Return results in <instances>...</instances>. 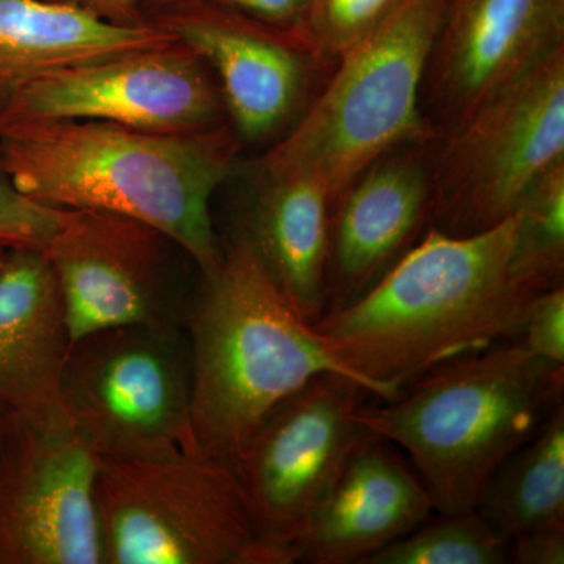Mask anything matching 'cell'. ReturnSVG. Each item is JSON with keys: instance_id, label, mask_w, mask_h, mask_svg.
I'll return each mask as SVG.
<instances>
[{"instance_id": "6da1fadb", "label": "cell", "mask_w": 564, "mask_h": 564, "mask_svg": "<svg viewBox=\"0 0 564 564\" xmlns=\"http://www.w3.org/2000/svg\"><path fill=\"white\" fill-rule=\"evenodd\" d=\"M516 215L475 234L430 226L350 306L314 323L326 350L384 402L462 356L519 339L540 295L513 269Z\"/></svg>"}, {"instance_id": "7a4b0ae2", "label": "cell", "mask_w": 564, "mask_h": 564, "mask_svg": "<svg viewBox=\"0 0 564 564\" xmlns=\"http://www.w3.org/2000/svg\"><path fill=\"white\" fill-rule=\"evenodd\" d=\"M232 159V137L215 126L184 133L76 120L0 128V172L18 191L58 209L144 223L180 245L204 276L223 261L210 202Z\"/></svg>"}, {"instance_id": "3957f363", "label": "cell", "mask_w": 564, "mask_h": 564, "mask_svg": "<svg viewBox=\"0 0 564 564\" xmlns=\"http://www.w3.org/2000/svg\"><path fill=\"white\" fill-rule=\"evenodd\" d=\"M184 332L191 356L187 454L225 466L232 467L274 406L317 375L355 380L282 295L243 232L223 248L217 272L203 274Z\"/></svg>"}, {"instance_id": "277c9868", "label": "cell", "mask_w": 564, "mask_h": 564, "mask_svg": "<svg viewBox=\"0 0 564 564\" xmlns=\"http://www.w3.org/2000/svg\"><path fill=\"white\" fill-rule=\"evenodd\" d=\"M564 364L521 339L430 370L359 421L410 455L440 514L477 510L494 473L563 406Z\"/></svg>"}, {"instance_id": "5b68a950", "label": "cell", "mask_w": 564, "mask_h": 564, "mask_svg": "<svg viewBox=\"0 0 564 564\" xmlns=\"http://www.w3.org/2000/svg\"><path fill=\"white\" fill-rule=\"evenodd\" d=\"M444 6L408 0L340 55L332 80L267 155L263 173L311 174L326 185L334 206L384 155L436 139L422 110V88Z\"/></svg>"}, {"instance_id": "8992f818", "label": "cell", "mask_w": 564, "mask_h": 564, "mask_svg": "<svg viewBox=\"0 0 564 564\" xmlns=\"http://www.w3.org/2000/svg\"><path fill=\"white\" fill-rule=\"evenodd\" d=\"M95 502L102 564H276L225 464L99 459Z\"/></svg>"}, {"instance_id": "52a82bcc", "label": "cell", "mask_w": 564, "mask_h": 564, "mask_svg": "<svg viewBox=\"0 0 564 564\" xmlns=\"http://www.w3.org/2000/svg\"><path fill=\"white\" fill-rule=\"evenodd\" d=\"M58 402L99 459L191 448V356L184 328L111 326L77 337Z\"/></svg>"}, {"instance_id": "ba28073f", "label": "cell", "mask_w": 564, "mask_h": 564, "mask_svg": "<svg viewBox=\"0 0 564 564\" xmlns=\"http://www.w3.org/2000/svg\"><path fill=\"white\" fill-rule=\"evenodd\" d=\"M562 162L564 46L445 133L432 166V226L458 236L486 231Z\"/></svg>"}, {"instance_id": "9c48e42d", "label": "cell", "mask_w": 564, "mask_h": 564, "mask_svg": "<svg viewBox=\"0 0 564 564\" xmlns=\"http://www.w3.org/2000/svg\"><path fill=\"white\" fill-rule=\"evenodd\" d=\"M361 384L343 373L314 377L270 411L232 464L243 502L276 564L332 491L355 452L378 434L358 417Z\"/></svg>"}, {"instance_id": "30bf717a", "label": "cell", "mask_w": 564, "mask_h": 564, "mask_svg": "<svg viewBox=\"0 0 564 564\" xmlns=\"http://www.w3.org/2000/svg\"><path fill=\"white\" fill-rule=\"evenodd\" d=\"M98 464L61 403L0 423V564H102Z\"/></svg>"}, {"instance_id": "8fae6325", "label": "cell", "mask_w": 564, "mask_h": 564, "mask_svg": "<svg viewBox=\"0 0 564 564\" xmlns=\"http://www.w3.org/2000/svg\"><path fill=\"white\" fill-rule=\"evenodd\" d=\"M221 104L180 41L44 74L0 109V128L32 121H102L139 131L214 128Z\"/></svg>"}, {"instance_id": "7c38bea8", "label": "cell", "mask_w": 564, "mask_h": 564, "mask_svg": "<svg viewBox=\"0 0 564 564\" xmlns=\"http://www.w3.org/2000/svg\"><path fill=\"white\" fill-rule=\"evenodd\" d=\"M165 234L109 212L66 209L44 251L70 333L77 337L111 326L184 328L188 303L166 276Z\"/></svg>"}, {"instance_id": "4fadbf2b", "label": "cell", "mask_w": 564, "mask_h": 564, "mask_svg": "<svg viewBox=\"0 0 564 564\" xmlns=\"http://www.w3.org/2000/svg\"><path fill=\"white\" fill-rule=\"evenodd\" d=\"M564 46V0H445L423 88L445 133Z\"/></svg>"}, {"instance_id": "5bb4252c", "label": "cell", "mask_w": 564, "mask_h": 564, "mask_svg": "<svg viewBox=\"0 0 564 564\" xmlns=\"http://www.w3.org/2000/svg\"><path fill=\"white\" fill-rule=\"evenodd\" d=\"M166 6L161 22L217 70L237 131L247 139H263L291 120L306 88L307 55H314L299 33L270 28L207 0H173Z\"/></svg>"}, {"instance_id": "9a60e30c", "label": "cell", "mask_w": 564, "mask_h": 564, "mask_svg": "<svg viewBox=\"0 0 564 564\" xmlns=\"http://www.w3.org/2000/svg\"><path fill=\"white\" fill-rule=\"evenodd\" d=\"M432 215V166L422 151L369 166L333 206L323 315L369 292L421 240Z\"/></svg>"}, {"instance_id": "2e32d148", "label": "cell", "mask_w": 564, "mask_h": 564, "mask_svg": "<svg viewBox=\"0 0 564 564\" xmlns=\"http://www.w3.org/2000/svg\"><path fill=\"white\" fill-rule=\"evenodd\" d=\"M432 497L389 441L355 452L292 547L293 563L364 564L432 518Z\"/></svg>"}, {"instance_id": "e0dca14e", "label": "cell", "mask_w": 564, "mask_h": 564, "mask_svg": "<svg viewBox=\"0 0 564 564\" xmlns=\"http://www.w3.org/2000/svg\"><path fill=\"white\" fill-rule=\"evenodd\" d=\"M70 333L44 252L7 250L0 263V423L58 404Z\"/></svg>"}, {"instance_id": "ac0fdd59", "label": "cell", "mask_w": 564, "mask_h": 564, "mask_svg": "<svg viewBox=\"0 0 564 564\" xmlns=\"http://www.w3.org/2000/svg\"><path fill=\"white\" fill-rule=\"evenodd\" d=\"M174 43L161 21L117 24L55 0H0V109L52 70Z\"/></svg>"}, {"instance_id": "d6986e66", "label": "cell", "mask_w": 564, "mask_h": 564, "mask_svg": "<svg viewBox=\"0 0 564 564\" xmlns=\"http://www.w3.org/2000/svg\"><path fill=\"white\" fill-rule=\"evenodd\" d=\"M265 180L242 232L293 310L314 325L326 307L332 196L307 173H265Z\"/></svg>"}, {"instance_id": "ffe728a7", "label": "cell", "mask_w": 564, "mask_h": 564, "mask_svg": "<svg viewBox=\"0 0 564 564\" xmlns=\"http://www.w3.org/2000/svg\"><path fill=\"white\" fill-rule=\"evenodd\" d=\"M477 510L508 541L564 525V406L505 459L486 485Z\"/></svg>"}, {"instance_id": "44dd1931", "label": "cell", "mask_w": 564, "mask_h": 564, "mask_svg": "<svg viewBox=\"0 0 564 564\" xmlns=\"http://www.w3.org/2000/svg\"><path fill=\"white\" fill-rule=\"evenodd\" d=\"M511 563L510 541L478 510L426 519L364 564Z\"/></svg>"}, {"instance_id": "7402d4cb", "label": "cell", "mask_w": 564, "mask_h": 564, "mask_svg": "<svg viewBox=\"0 0 564 564\" xmlns=\"http://www.w3.org/2000/svg\"><path fill=\"white\" fill-rule=\"evenodd\" d=\"M514 215L516 274L538 292L563 285L564 162L533 185Z\"/></svg>"}, {"instance_id": "603a6c76", "label": "cell", "mask_w": 564, "mask_h": 564, "mask_svg": "<svg viewBox=\"0 0 564 564\" xmlns=\"http://www.w3.org/2000/svg\"><path fill=\"white\" fill-rule=\"evenodd\" d=\"M408 0H306L300 36L317 58H339Z\"/></svg>"}, {"instance_id": "cb8c5ba5", "label": "cell", "mask_w": 564, "mask_h": 564, "mask_svg": "<svg viewBox=\"0 0 564 564\" xmlns=\"http://www.w3.org/2000/svg\"><path fill=\"white\" fill-rule=\"evenodd\" d=\"M65 210L35 202L0 172V248L46 251Z\"/></svg>"}, {"instance_id": "d4e9b609", "label": "cell", "mask_w": 564, "mask_h": 564, "mask_svg": "<svg viewBox=\"0 0 564 564\" xmlns=\"http://www.w3.org/2000/svg\"><path fill=\"white\" fill-rule=\"evenodd\" d=\"M519 339L534 355L564 364V285L533 300Z\"/></svg>"}, {"instance_id": "484cf974", "label": "cell", "mask_w": 564, "mask_h": 564, "mask_svg": "<svg viewBox=\"0 0 564 564\" xmlns=\"http://www.w3.org/2000/svg\"><path fill=\"white\" fill-rule=\"evenodd\" d=\"M245 17L300 35L306 0H207ZM302 39V36H300Z\"/></svg>"}, {"instance_id": "4316f807", "label": "cell", "mask_w": 564, "mask_h": 564, "mask_svg": "<svg viewBox=\"0 0 564 564\" xmlns=\"http://www.w3.org/2000/svg\"><path fill=\"white\" fill-rule=\"evenodd\" d=\"M511 562L519 564H563L564 525L518 534L510 541Z\"/></svg>"}, {"instance_id": "83f0119b", "label": "cell", "mask_w": 564, "mask_h": 564, "mask_svg": "<svg viewBox=\"0 0 564 564\" xmlns=\"http://www.w3.org/2000/svg\"><path fill=\"white\" fill-rule=\"evenodd\" d=\"M55 2L79 7L102 20L117 22V24H140L144 21L137 0H55Z\"/></svg>"}, {"instance_id": "f1b7e54d", "label": "cell", "mask_w": 564, "mask_h": 564, "mask_svg": "<svg viewBox=\"0 0 564 564\" xmlns=\"http://www.w3.org/2000/svg\"><path fill=\"white\" fill-rule=\"evenodd\" d=\"M6 252H7L6 248H0V263H2L3 256H6Z\"/></svg>"}, {"instance_id": "f546056e", "label": "cell", "mask_w": 564, "mask_h": 564, "mask_svg": "<svg viewBox=\"0 0 564 564\" xmlns=\"http://www.w3.org/2000/svg\"><path fill=\"white\" fill-rule=\"evenodd\" d=\"M137 2H140V0H137ZM158 2H161L162 6H166V3L173 2V0H158Z\"/></svg>"}]
</instances>
